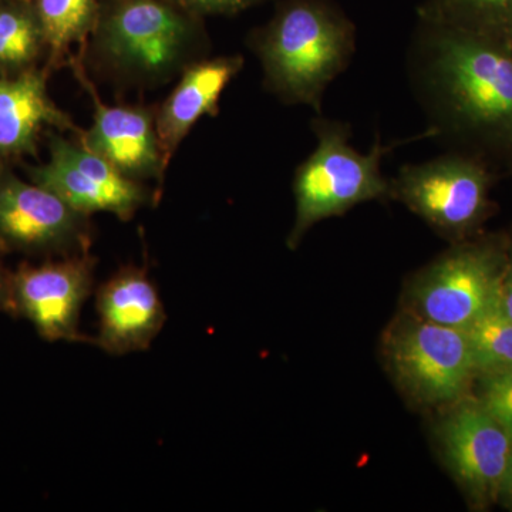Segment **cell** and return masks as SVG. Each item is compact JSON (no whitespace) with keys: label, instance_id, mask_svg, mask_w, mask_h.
Returning <instances> with one entry per match:
<instances>
[{"label":"cell","instance_id":"1","mask_svg":"<svg viewBox=\"0 0 512 512\" xmlns=\"http://www.w3.org/2000/svg\"><path fill=\"white\" fill-rule=\"evenodd\" d=\"M407 73L431 138L512 174V46L417 13Z\"/></svg>","mask_w":512,"mask_h":512},{"label":"cell","instance_id":"2","mask_svg":"<svg viewBox=\"0 0 512 512\" xmlns=\"http://www.w3.org/2000/svg\"><path fill=\"white\" fill-rule=\"evenodd\" d=\"M204 18L177 0H101L83 60L126 87L161 86L204 59Z\"/></svg>","mask_w":512,"mask_h":512},{"label":"cell","instance_id":"3","mask_svg":"<svg viewBox=\"0 0 512 512\" xmlns=\"http://www.w3.org/2000/svg\"><path fill=\"white\" fill-rule=\"evenodd\" d=\"M248 46L272 96L322 114L326 90L355 56L356 26L336 0H279Z\"/></svg>","mask_w":512,"mask_h":512},{"label":"cell","instance_id":"4","mask_svg":"<svg viewBox=\"0 0 512 512\" xmlns=\"http://www.w3.org/2000/svg\"><path fill=\"white\" fill-rule=\"evenodd\" d=\"M316 147L295 170V221L286 245L295 251L319 222L340 217L369 201L390 200V180L382 171L383 158L406 141L382 144L377 137L369 153L350 144L352 127L345 121L318 114L311 121Z\"/></svg>","mask_w":512,"mask_h":512},{"label":"cell","instance_id":"5","mask_svg":"<svg viewBox=\"0 0 512 512\" xmlns=\"http://www.w3.org/2000/svg\"><path fill=\"white\" fill-rule=\"evenodd\" d=\"M500 175L480 158L447 150L423 163L406 164L390 178V200L406 205L451 244L483 232L497 212L491 190Z\"/></svg>","mask_w":512,"mask_h":512},{"label":"cell","instance_id":"6","mask_svg":"<svg viewBox=\"0 0 512 512\" xmlns=\"http://www.w3.org/2000/svg\"><path fill=\"white\" fill-rule=\"evenodd\" d=\"M508 231L457 242L413 279L407 312L466 330L500 303Z\"/></svg>","mask_w":512,"mask_h":512},{"label":"cell","instance_id":"7","mask_svg":"<svg viewBox=\"0 0 512 512\" xmlns=\"http://www.w3.org/2000/svg\"><path fill=\"white\" fill-rule=\"evenodd\" d=\"M383 356L394 382L413 403L443 407L466 396L476 379L466 330L403 312L383 336Z\"/></svg>","mask_w":512,"mask_h":512},{"label":"cell","instance_id":"8","mask_svg":"<svg viewBox=\"0 0 512 512\" xmlns=\"http://www.w3.org/2000/svg\"><path fill=\"white\" fill-rule=\"evenodd\" d=\"M93 238L90 215L0 165V252L63 258L90 252Z\"/></svg>","mask_w":512,"mask_h":512},{"label":"cell","instance_id":"9","mask_svg":"<svg viewBox=\"0 0 512 512\" xmlns=\"http://www.w3.org/2000/svg\"><path fill=\"white\" fill-rule=\"evenodd\" d=\"M77 138V137H76ZM29 181L52 191L73 210L92 217L109 212L130 221L143 207L157 204L158 194L144 183L130 180L82 141L50 131L49 161L25 167Z\"/></svg>","mask_w":512,"mask_h":512},{"label":"cell","instance_id":"10","mask_svg":"<svg viewBox=\"0 0 512 512\" xmlns=\"http://www.w3.org/2000/svg\"><path fill=\"white\" fill-rule=\"evenodd\" d=\"M444 464L463 488L468 503L487 510L500 501L512 457V439L477 397L448 404L436 427Z\"/></svg>","mask_w":512,"mask_h":512},{"label":"cell","instance_id":"11","mask_svg":"<svg viewBox=\"0 0 512 512\" xmlns=\"http://www.w3.org/2000/svg\"><path fill=\"white\" fill-rule=\"evenodd\" d=\"M96 264L90 252L23 262L10 272V316L28 319L47 342L93 343L80 332V313L93 291Z\"/></svg>","mask_w":512,"mask_h":512},{"label":"cell","instance_id":"12","mask_svg":"<svg viewBox=\"0 0 512 512\" xmlns=\"http://www.w3.org/2000/svg\"><path fill=\"white\" fill-rule=\"evenodd\" d=\"M69 64L94 106L92 126L77 138L130 180L156 181L161 190L167 167L158 141L157 107L109 106L90 82L82 55H72Z\"/></svg>","mask_w":512,"mask_h":512},{"label":"cell","instance_id":"13","mask_svg":"<svg viewBox=\"0 0 512 512\" xmlns=\"http://www.w3.org/2000/svg\"><path fill=\"white\" fill-rule=\"evenodd\" d=\"M99 333L93 345L113 356L150 348L167 313L147 269L123 266L97 289Z\"/></svg>","mask_w":512,"mask_h":512},{"label":"cell","instance_id":"14","mask_svg":"<svg viewBox=\"0 0 512 512\" xmlns=\"http://www.w3.org/2000/svg\"><path fill=\"white\" fill-rule=\"evenodd\" d=\"M49 73L46 67H37L18 76L0 77V165L36 156L40 134L47 127L82 136V128L50 97Z\"/></svg>","mask_w":512,"mask_h":512},{"label":"cell","instance_id":"15","mask_svg":"<svg viewBox=\"0 0 512 512\" xmlns=\"http://www.w3.org/2000/svg\"><path fill=\"white\" fill-rule=\"evenodd\" d=\"M242 55L204 57L190 64L157 107L156 128L165 167L204 116H217L222 93L244 69Z\"/></svg>","mask_w":512,"mask_h":512},{"label":"cell","instance_id":"16","mask_svg":"<svg viewBox=\"0 0 512 512\" xmlns=\"http://www.w3.org/2000/svg\"><path fill=\"white\" fill-rule=\"evenodd\" d=\"M47 43L49 72L69 63L74 46L82 52L92 35L101 0H32Z\"/></svg>","mask_w":512,"mask_h":512},{"label":"cell","instance_id":"17","mask_svg":"<svg viewBox=\"0 0 512 512\" xmlns=\"http://www.w3.org/2000/svg\"><path fill=\"white\" fill-rule=\"evenodd\" d=\"M47 43L32 0H0V77L37 69Z\"/></svg>","mask_w":512,"mask_h":512},{"label":"cell","instance_id":"18","mask_svg":"<svg viewBox=\"0 0 512 512\" xmlns=\"http://www.w3.org/2000/svg\"><path fill=\"white\" fill-rule=\"evenodd\" d=\"M417 13L512 46V0H424Z\"/></svg>","mask_w":512,"mask_h":512},{"label":"cell","instance_id":"19","mask_svg":"<svg viewBox=\"0 0 512 512\" xmlns=\"http://www.w3.org/2000/svg\"><path fill=\"white\" fill-rule=\"evenodd\" d=\"M477 375L512 367V319L500 303L466 329Z\"/></svg>","mask_w":512,"mask_h":512},{"label":"cell","instance_id":"20","mask_svg":"<svg viewBox=\"0 0 512 512\" xmlns=\"http://www.w3.org/2000/svg\"><path fill=\"white\" fill-rule=\"evenodd\" d=\"M478 402L494 417L512 439V367L481 373Z\"/></svg>","mask_w":512,"mask_h":512},{"label":"cell","instance_id":"21","mask_svg":"<svg viewBox=\"0 0 512 512\" xmlns=\"http://www.w3.org/2000/svg\"><path fill=\"white\" fill-rule=\"evenodd\" d=\"M195 15L232 16L244 12L265 0H177Z\"/></svg>","mask_w":512,"mask_h":512},{"label":"cell","instance_id":"22","mask_svg":"<svg viewBox=\"0 0 512 512\" xmlns=\"http://www.w3.org/2000/svg\"><path fill=\"white\" fill-rule=\"evenodd\" d=\"M508 238H510V244H508L507 265H505L503 282H501L500 308L508 318L512 319V229L508 231Z\"/></svg>","mask_w":512,"mask_h":512},{"label":"cell","instance_id":"23","mask_svg":"<svg viewBox=\"0 0 512 512\" xmlns=\"http://www.w3.org/2000/svg\"><path fill=\"white\" fill-rule=\"evenodd\" d=\"M12 311L10 303V271L0 264V312L8 313Z\"/></svg>","mask_w":512,"mask_h":512},{"label":"cell","instance_id":"24","mask_svg":"<svg viewBox=\"0 0 512 512\" xmlns=\"http://www.w3.org/2000/svg\"><path fill=\"white\" fill-rule=\"evenodd\" d=\"M500 501H503L505 507L512 510V457L507 476L504 478L503 488H501Z\"/></svg>","mask_w":512,"mask_h":512}]
</instances>
